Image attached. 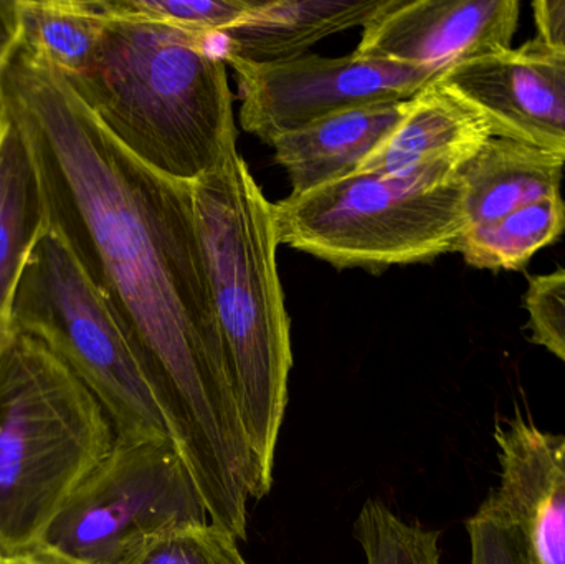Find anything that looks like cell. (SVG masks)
Returning <instances> with one entry per match:
<instances>
[{
    "label": "cell",
    "instance_id": "6da1fadb",
    "mask_svg": "<svg viewBox=\"0 0 565 564\" xmlns=\"http://www.w3.org/2000/svg\"><path fill=\"white\" fill-rule=\"evenodd\" d=\"M0 108L32 149L49 231L111 308L209 520L247 539L248 502L270 487L232 391L192 184L139 161L63 76L19 52Z\"/></svg>",
    "mask_w": 565,
    "mask_h": 564
},
{
    "label": "cell",
    "instance_id": "7a4b0ae2",
    "mask_svg": "<svg viewBox=\"0 0 565 564\" xmlns=\"http://www.w3.org/2000/svg\"><path fill=\"white\" fill-rule=\"evenodd\" d=\"M192 199L235 403L271 489L292 368L275 204L238 149L192 182Z\"/></svg>",
    "mask_w": 565,
    "mask_h": 564
},
{
    "label": "cell",
    "instance_id": "3957f363",
    "mask_svg": "<svg viewBox=\"0 0 565 564\" xmlns=\"http://www.w3.org/2000/svg\"><path fill=\"white\" fill-rule=\"evenodd\" d=\"M66 82L116 141L174 181L192 184L237 149L227 63L202 33L108 15L88 72Z\"/></svg>",
    "mask_w": 565,
    "mask_h": 564
},
{
    "label": "cell",
    "instance_id": "277c9868",
    "mask_svg": "<svg viewBox=\"0 0 565 564\" xmlns=\"http://www.w3.org/2000/svg\"><path fill=\"white\" fill-rule=\"evenodd\" d=\"M92 391L36 338L0 350V558L45 539L115 446Z\"/></svg>",
    "mask_w": 565,
    "mask_h": 564
},
{
    "label": "cell",
    "instance_id": "5b68a950",
    "mask_svg": "<svg viewBox=\"0 0 565 564\" xmlns=\"http://www.w3.org/2000/svg\"><path fill=\"white\" fill-rule=\"evenodd\" d=\"M461 162L355 171L275 204L280 244L338 268L379 272L457 252L467 231Z\"/></svg>",
    "mask_w": 565,
    "mask_h": 564
},
{
    "label": "cell",
    "instance_id": "8992f818",
    "mask_svg": "<svg viewBox=\"0 0 565 564\" xmlns=\"http://www.w3.org/2000/svg\"><path fill=\"white\" fill-rule=\"evenodd\" d=\"M12 333L42 341L92 391L116 439L171 437L111 308L52 231L20 277Z\"/></svg>",
    "mask_w": 565,
    "mask_h": 564
},
{
    "label": "cell",
    "instance_id": "52a82bcc",
    "mask_svg": "<svg viewBox=\"0 0 565 564\" xmlns=\"http://www.w3.org/2000/svg\"><path fill=\"white\" fill-rule=\"evenodd\" d=\"M211 522L171 437L115 440L46 532V542L88 564H118L142 540Z\"/></svg>",
    "mask_w": 565,
    "mask_h": 564
},
{
    "label": "cell",
    "instance_id": "ba28073f",
    "mask_svg": "<svg viewBox=\"0 0 565 564\" xmlns=\"http://www.w3.org/2000/svg\"><path fill=\"white\" fill-rule=\"evenodd\" d=\"M242 96L241 121L267 145L335 113L407 102L440 78L437 70L392 60L351 55H302L254 63L224 55Z\"/></svg>",
    "mask_w": 565,
    "mask_h": 564
},
{
    "label": "cell",
    "instance_id": "9c48e42d",
    "mask_svg": "<svg viewBox=\"0 0 565 564\" xmlns=\"http://www.w3.org/2000/svg\"><path fill=\"white\" fill-rule=\"evenodd\" d=\"M441 83L470 103L493 138L510 139L565 162V50L540 39L458 63Z\"/></svg>",
    "mask_w": 565,
    "mask_h": 564
},
{
    "label": "cell",
    "instance_id": "30bf717a",
    "mask_svg": "<svg viewBox=\"0 0 565 564\" xmlns=\"http://www.w3.org/2000/svg\"><path fill=\"white\" fill-rule=\"evenodd\" d=\"M516 0H387L362 30L355 55L437 70L511 49Z\"/></svg>",
    "mask_w": 565,
    "mask_h": 564
},
{
    "label": "cell",
    "instance_id": "8fae6325",
    "mask_svg": "<svg viewBox=\"0 0 565 564\" xmlns=\"http://www.w3.org/2000/svg\"><path fill=\"white\" fill-rule=\"evenodd\" d=\"M500 486L487 499L523 564H565V434L516 414L494 429Z\"/></svg>",
    "mask_w": 565,
    "mask_h": 564
},
{
    "label": "cell",
    "instance_id": "7c38bea8",
    "mask_svg": "<svg viewBox=\"0 0 565 564\" xmlns=\"http://www.w3.org/2000/svg\"><path fill=\"white\" fill-rule=\"evenodd\" d=\"M491 138L481 113L435 79L407 99L401 123L358 171L402 174L437 162L467 164Z\"/></svg>",
    "mask_w": 565,
    "mask_h": 564
},
{
    "label": "cell",
    "instance_id": "4fadbf2b",
    "mask_svg": "<svg viewBox=\"0 0 565 564\" xmlns=\"http://www.w3.org/2000/svg\"><path fill=\"white\" fill-rule=\"evenodd\" d=\"M407 102L335 113L275 139V159L301 195L358 171L404 116Z\"/></svg>",
    "mask_w": 565,
    "mask_h": 564
},
{
    "label": "cell",
    "instance_id": "5bb4252c",
    "mask_svg": "<svg viewBox=\"0 0 565 564\" xmlns=\"http://www.w3.org/2000/svg\"><path fill=\"white\" fill-rule=\"evenodd\" d=\"M387 0H270L254 2L228 26L224 55L254 63L298 58L326 36L364 26Z\"/></svg>",
    "mask_w": 565,
    "mask_h": 564
},
{
    "label": "cell",
    "instance_id": "9a60e30c",
    "mask_svg": "<svg viewBox=\"0 0 565 564\" xmlns=\"http://www.w3.org/2000/svg\"><path fill=\"white\" fill-rule=\"evenodd\" d=\"M46 224L45 199L32 149L0 108V350L12 337V305L26 262Z\"/></svg>",
    "mask_w": 565,
    "mask_h": 564
},
{
    "label": "cell",
    "instance_id": "2e32d148",
    "mask_svg": "<svg viewBox=\"0 0 565 564\" xmlns=\"http://www.w3.org/2000/svg\"><path fill=\"white\" fill-rule=\"evenodd\" d=\"M565 162L510 139L491 138L461 169L467 228L500 221L561 194Z\"/></svg>",
    "mask_w": 565,
    "mask_h": 564
},
{
    "label": "cell",
    "instance_id": "e0dca14e",
    "mask_svg": "<svg viewBox=\"0 0 565 564\" xmlns=\"http://www.w3.org/2000/svg\"><path fill=\"white\" fill-rule=\"evenodd\" d=\"M17 52L63 78H82L108 25L102 0H17Z\"/></svg>",
    "mask_w": 565,
    "mask_h": 564
},
{
    "label": "cell",
    "instance_id": "ac0fdd59",
    "mask_svg": "<svg viewBox=\"0 0 565 564\" xmlns=\"http://www.w3.org/2000/svg\"><path fill=\"white\" fill-rule=\"evenodd\" d=\"M564 232L565 201L550 195L500 221L467 228L457 252L475 268L520 270Z\"/></svg>",
    "mask_w": 565,
    "mask_h": 564
},
{
    "label": "cell",
    "instance_id": "d6986e66",
    "mask_svg": "<svg viewBox=\"0 0 565 564\" xmlns=\"http://www.w3.org/2000/svg\"><path fill=\"white\" fill-rule=\"evenodd\" d=\"M365 564H441L440 533L408 523L377 499H369L354 523Z\"/></svg>",
    "mask_w": 565,
    "mask_h": 564
},
{
    "label": "cell",
    "instance_id": "ffe728a7",
    "mask_svg": "<svg viewBox=\"0 0 565 564\" xmlns=\"http://www.w3.org/2000/svg\"><path fill=\"white\" fill-rule=\"evenodd\" d=\"M118 564H248L238 540L214 523L174 526L132 546Z\"/></svg>",
    "mask_w": 565,
    "mask_h": 564
},
{
    "label": "cell",
    "instance_id": "44dd1931",
    "mask_svg": "<svg viewBox=\"0 0 565 564\" xmlns=\"http://www.w3.org/2000/svg\"><path fill=\"white\" fill-rule=\"evenodd\" d=\"M106 15L164 23L202 35H222L254 6L250 0H102Z\"/></svg>",
    "mask_w": 565,
    "mask_h": 564
},
{
    "label": "cell",
    "instance_id": "7402d4cb",
    "mask_svg": "<svg viewBox=\"0 0 565 564\" xmlns=\"http://www.w3.org/2000/svg\"><path fill=\"white\" fill-rule=\"evenodd\" d=\"M524 307L530 315L534 343L565 364V270L534 277Z\"/></svg>",
    "mask_w": 565,
    "mask_h": 564
},
{
    "label": "cell",
    "instance_id": "603a6c76",
    "mask_svg": "<svg viewBox=\"0 0 565 564\" xmlns=\"http://www.w3.org/2000/svg\"><path fill=\"white\" fill-rule=\"evenodd\" d=\"M470 564H523L516 540L487 503L467 522Z\"/></svg>",
    "mask_w": 565,
    "mask_h": 564
},
{
    "label": "cell",
    "instance_id": "cb8c5ba5",
    "mask_svg": "<svg viewBox=\"0 0 565 564\" xmlns=\"http://www.w3.org/2000/svg\"><path fill=\"white\" fill-rule=\"evenodd\" d=\"M533 12L537 39L565 50V0H537Z\"/></svg>",
    "mask_w": 565,
    "mask_h": 564
},
{
    "label": "cell",
    "instance_id": "d4e9b609",
    "mask_svg": "<svg viewBox=\"0 0 565 564\" xmlns=\"http://www.w3.org/2000/svg\"><path fill=\"white\" fill-rule=\"evenodd\" d=\"M20 45L17 0H0V72L9 65Z\"/></svg>",
    "mask_w": 565,
    "mask_h": 564
},
{
    "label": "cell",
    "instance_id": "484cf974",
    "mask_svg": "<svg viewBox=\"0 0 565 564\" xmlns=\"http://www.w3.org/2000/svg\"><path fill=\"white\" fill-rule=\"evenodd\" d=\"M0 564H88L42 540L22 552L0 558Z\"/></svg>",
    "mask_w": 565,
    "mask_h": 564
}]
</instances>
